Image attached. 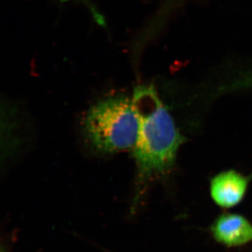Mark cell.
I'll list each match as a JSON object with an SVG mask.
<instances>
[{
	"label": "cell",
	"instance_id": "cell-6",
	"mask_svg": "<svg viewBox=\"0 0 252 252\" xmlns=\"http://www.w3.org/2000/svg\"><path fill=\"white\" fill-rule=\"evenodd\" d=\"M103 250L105 252H112V251H109V250Z\"/></svg>",
	"mask_w": 252,
	"mask_h": 252
},
{
	"label": "cell",
	"instance_id": "cell-3",
	"mask_svg": "<svg viewBox=\"0 0 252 252\" xmlns=\"http://www.w3.org/2000/svg\"><path fill=\"white\" fill-rule=\"evenodd\" d=\"M214 238L227 247H238L252 241V224L236 214H223L211 227Z\"/></svg>",
	"mask_w": 252,
	"mask_h": 252
},
{
	"label": "cell",
	"instance_id": "cell-4",
	"mask_svg": "<svg viewBox=\"0 0 252 252\" xmlns=\"http://www.w3.org/2000/svg\"><path fill=\"white\" fill-rule=\"evenodd\" d=\"M248 180L238 172L229 170L217 175L211 182L210 193L219 206L229 208L238 205L245 196Z\"/></svg>",
	"mask_w": 252,
	"mask_h": 252
},
{
	"label": "cell",
	"instance_id": "cell-1",
	"mask_svg": "<svg viewBox=\"0 0 252 252\" xmlns=\"http://www.w3.org/2000/svg\"><path fill=\"white\" fill-rule=\"evenodd\" d=\"M132 99L140 119L138 138L133 149L137 175L132 213L149 181L173 167L184 137L153 86L136 88Z\"/></svg>",
	"mask_w": 252,
	"mask_h": 252
},
{
	"label": "cell",
	"instance_id": "cell-5",
	"mask_svg": "<svg viewBox=\"0 0 252 252\" xmlns=\"http://www.w3.org/2000/svg\"><path fill=\"white\" fill-rule=\"evenodd\" d=\"M252 88V72L240 78L232 84L231 89H243Z\"/></svg>",
	"mask_w": 252,
	"mask_h": 252
},
{
	"label": "cell",
	"instance_id": "cell-2",
	"mask_svg": "<svg viewBox=\"0 0 252 252\" xmlns=\"http://www.w3.org/2000/svg\"><path fill=\"white\" fill-rule=\"evenodd\" d=\"M82 126L86 140L94 150L112 154L133 150L138 138L140 119L132 98L116 95L92 106Z\"/></svg>",
	"mask_w": 252,
	"mask_h": 252
}]
</instances>
